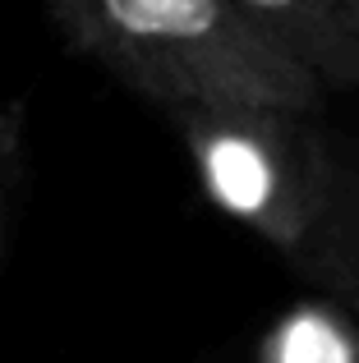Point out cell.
Masks as SVG:
<instances>
[{
    "mask_svg": "<svg viewBox=\"0 0 359 363\" xmlns=\"http://www.w3.org/2000/svg\"><path fill=\"white\" fill-rule=\"evenodd\" d=\"M212 207L318 285L359 294L355 170L314 116L281 106L166 111Z\"/></svg>",
    "mask_w": 359,
    "mask_h": 363,
    "instance_id": "obj_1",
    "label": "cell"
},
{
    "mask_svg": "<svg viewBox=\"0 0 359 363\" xmlns=\"http://www.w3.org/2000/svg\"><path fill=\"white\" fill-rule=\"evenodd\" d=\"M74 51L106 65L157 111L281 106L318 116L327 88L226 0H70L55 14Z\"/></svg>",
    "mask_w": 359,
    "mask_h": 363,
    "instance_id": "obj_2",
    "label": "cell"
},
{
    "mask_svg": "<svg viewBox=\"0 0 359 363\" xmlns=\"http://www.w3.org/2000/svg\"><path fill=\"white\" fill-rule=\"evenodd\" d=\"M281 55L304 65L327 92L359 88V33L336 0H226Z\"/></svg>",
    "mask_w": 359,
    "mask_h": 363,
    "instance_id": "obj_3",
    "label": "cell"
},
{
    "mask_svg": "<svg viewBox=\"0 0 359 363\" xmlns=\"http://www.w3.org/2000/svg\"><path fill=\"white\" fill-rule=\"evenodd\" d=\"M28 175V106L18 97H0V262L9 244V221Z\"/></svg>",
    "mask_w": 359,
    "mask_h": 363,
    "instance_id": "obj_4",
    "label": "cell"
},
{
    "mask_svg": "<svg viewBox=\"0 0 359 363\" xmlns=\"http://www.w3.org/2000/svg\"><path fill=\"white\" fill-rule=\"evenodd\" d=\"M336 9H341V14H346V23H350L355 33H359V0H336Z\"/></svg>",
    "mask_w": 359,
    "mask_h": 363,
    "instance_id": "obj_5",
    "label": "cell"
},
{
    "mask_svg": "<svg viewBox=\"0 0 359 363\" xmlns=\"http://www.w3.org/2000/svg\"><path fill=\"white\" fill-rule=\"evenodd\" d=\"M65 5H70V0H46V9H51V18H55V14H60V9H65Z\"/></svg>",
    "mask_w": 359,
    "mask_h": 363,
    "instance_id": "obj_6",
    "label": "cell"
},
{
    "mask_svg": "<svg viewBox=\"0 0 359 363\" xmlns=\"http://www.w3.org/2000/svg\"><path fill=\"white\" fill-rule=\"evenodd\" d=\"M355 207H359V175H355Z\"/></svg>",
    "mask_w": 359,
    "mask_h": 363,
    "instance_id": "obj_7",
    "label": "cell"
}]
</instances>
